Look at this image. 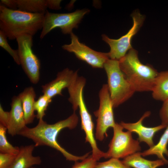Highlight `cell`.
<instances>
[{
  "label": "cell",
  "mask_w": 168,
  "mask_h": 168,
  "mask_svg": "<svg viewBox=\"0 0 168 168\" xmlns=\"http://www.w3.org/2000/svg\"><path fill=\"white\" fill-rule=\"evenodd\" d=\"M97 161L91 156H88L81 162L76 161L72 168H94Z\"/></svg>",
  "instance_id": "cell-26"
},
{
  "label": "cell",
  "mask_w": 168,
  "mask_h": 168,
  "mask_svg": "<svg viewBox=\"0 0 168 168\" xmlns=\"http://www.w3.org/2000/svg\"><path fill=\"white\" fill-rule=\"evenodd\" d=\"M89 12V9H85L71 13H56L49 12L47 10L44 14L40 38L42 39L52 30L58 27L63 34H70L72 29L78 27L84 16Z\"/></svg>",
  "instance_id": "cell-5"
},
{
  "label": "cell",
  "mask_w": 168,
  "mask_h": 168,
  "mask_svg": "<svg viewBox=\"0 0 168 168\" xmlns=\"http://www.w3.org/2000/svg\"><path fill=\"white\" fill-rule=\"evenodd\" d=\"M16 155L0 153V168H11Z\"/></svg>",
  "instance_id": "cell-27"
},
{
  "label": "cell",
  "mask_w": 168,
  "mask_h": 168,
  "mask_svg": "<svg viewBox=\"0 0 168 168\" xmlns=\"http://www.w3.org/2000/svg\"><path fill=\"white\" fill-rule=\"evenodd\" d=\"M1 4L7 8L13 10H17L16 0H1Z\"/></svg>",
  "instance_id": "cell-30"
},
{
  "label": "cell",
  "mask_w": 168,
  "mask_h": 168,
  "mask_svg": "<svg viewBox=\"0 0 168 168\" xmlns=\"http://www.w3.org/2000/svg\"><path fill=\"white\" fill-rule=\"evenodd\" d=\"M44 17V14L11 9L0 4V30L11 40L22 34L33 36L42 30Z\"/></svg>",
  "instance_id": "cell-2"
},
{
  "label": "cell",
  "mask_w": 168,
  "mask_h": 168,
  "mask_svg": "<svg viewBox=\"0 0 168 168\" xmlns=\"http://www.w3.org/2000/svg\"><path fill=\"white\" fill-rule=\"evenodd\" d=\"M61 0H46L47 8L53 10L59 9Z\"/></svg>",
  "instance_id": "cell-31"
},
{
  "label": "cell",
  "mask_w": 168,
  "mask_h": 168,
  "mask_svg": "<svg viewBox=\"0 0 168 168\" xmlns=\"http://www.w3.org/2000/svg\"><path fill=\"white\" fill-rule=\"evenodd\" d=\"M86 79L82 76H78L72 85L68 88L69 97V101L72 104L75 112L78 109L77 101L81 93L83 92Z\"/></svg>",
  "instance_id": "cell-21"
},
{
  "label": "cell",
  "mask_w": 168,
  "mask_h": 168,
  "mask_svg": "<svg viewBox=\"0 0 168 168\" xmlns=\"http://www.w3.org/2000/svg\"><path fill=\"white\" fill-rule=\"evenodd\" d=\"M16 40L20 65L30 82L36 84L40 78V63L32 50L33 36L22 34L18 36Z\"/></svg>",
  "instance_id": "cell-7"
},
{
  "label": "cell",
  "mask_w": 168,
  "mask_h": 168,
  "mask_svg": "<svg viewBox=\"0 0 168 168\" xmlns=\"http://www.w3.org/2000/svg\"><path fill=\"white\" fill-rule=\"evenodd\" d=\"M52 99L43 94L40 96L35 101L34 105V109L37 112L36 117L39 120L42 119L45 115V111L49 104L51 102Z\"/></svg>",
  "instance_id": "cell-23"
},
{
  "label": "cell",
  "mask_w": 168,
  "mask_h": 168,
  "mask_svg": "<svg viewBox=\"0 0 168 168\" xmlns=\"http://www.w3.org/2000/svg\"><path fill=\"white\" fill-rule=\"evenodd\" d=\"M113 128V137L105 158H124L141 151L140 142L133 139L132 133L124 131L123 127L117 123Z\"/></svg>",
  "instance_id": "cell-6"
},
{
  "label": "cell",
  "mask_w": 168,
  "mask_h": 168,
  "mask_svg": "<svg viewBox=\"0 0 168 168\" xmlns=\"http://www.w3.org/2000/svg\"><path fill=\"white\" fill-rule=\"evenodd\" d=\"M78 117L75 112L67 118L53 124H49L43 119L39 120L36 126L29 128L26 126L18 134L19 135L32 140L35 147L46 146L60 152L67 160L75 162L82 160L89 156V153L81 156L71 154L62 147L57 141L58 135L65 128L72 129L78 123Z\"/></svg>",
  "instance_id": "cell-1"
},
{
  "label": "cell",
  "mask_w": 168,
  "mask_h": 168,
  "mask_svg": "<svg viewBox=\"0 0 168 168\" xmlns=\"http://www.w3.org/2000/svg\"><path fill=\"white\" fill-rule=\"evenodd\" d=\"M11 106L7 132L9 134L13 136L18 135L26 126V124L21 102L18 96L13 97Z\"/></svg>",
  "instance_id": "cell-14"
},
{
  "label": "cell",
  "mask_w": 168,
  "mask_h": 168,
  "mask_svg": "<svg viewBox=\"0 0 168 168\" xmlns=\"http://www.w3.org/2000/svg\"><path fill=\"white\" fill-rule=\"evenodd\" d=\"M159 111V116L162 124H168V99L164 101Z\"/></svg>",
  "instance_id": "cell-28"
},
{
  "label": "cell",
  "mask_w": 168,
  "mask_h": 168,
  "mask_svg": "<svg viewBox=\"0 0 168 168\" xmlns=\"http://www.w3.org/2000/svg\"><path fill=\"white\" fill-rule=\"evenodd\" d=\"M151 114L149 111H146L138 121L134 123H127L121 122L119 124L124 128L131 133H135L138 135V140L140 142H144L151 147L154 145L153 138L155 133L166 128L167 126L161 124L153 127H149L143 125L142 122Z\"/></svg>",
  "instance_id": "cell-13"
},
{
  "label": "cell",
  "mask_w": 168,
  "mask_h": 168,
  "mask_svg": "<svg viewBox=\"0 0 168 168\" xmlns=\"http://www.w3.org/2000/svg\"><path fill=\"white\" fill-rule=\"evenodd\" d=\"M71 43L65 44L62 48L73 53L79 59L83 61L93 68H103L104 63L110 58L108 53L95 51L80 43L77 37L72 32L70 34Z\"/></svg>",
  "instance_id": "cell-10"
},
{
  "label": "cell",
  "mask_w": 168,
  "mask_h": 168,
  "mask_svg": "<svg viewBox=\"0 0 168 168\" xmlns=\"http://www.w3.org/2000/svg\"><path fill=\"white\" fill-rule=\"evenodd\" d=\"M131 16L133 25L126 34L117 39H110L105 34L102 35V40L110 47V50L108 53L110 59L119 60L133 48L131 42L132 39L143 25L145 16L137 10L132 13Z\"/></svg>",
  "instance_id": "cell-8"
},
{
  "label": "cell",
  "mask_w": 168,
  "mask_h": 168,
  "mask_svg": "<svg viewBox=\"0 0 168 168\" xmlns=\"http://www.w3.org/2000/svg\"><path fill=\"white\" fill-rule=\"evenodd\" d=\"M7 128L0 124V152L16 155L20 147H14L7 140L6 135Z\"/></svg>",
  "instance_id": "cell-22"
},
{
  "label": "cell",
  "mask_w": 168,
  "mask_h": 168,
  "mask_svg": "<svg viewBox=\"0 0 168 168\" xmlns=\"http://www.w3.org/2000/svg\"><path fill=\"white\" fill-rule=\"evenodd\" d=\"M77 105L81 117L82 129L85 133L86 142L90 144L92 148V157L97 161H99L100 158L105 157V153L100 150L97 146L94 137V124L91 116L85 104L83 92L80 95Z\"/></svg>",
  "instance_id": "cell-11"
},
{
  "label": "cell",
  "mask_w": 168,
  "mask_h": 168,
  "mask_svg": "<svg viewBox=\"0 0 168 168\" xmlns=\"http://www.w3.org/2000/svg\"><path fill=\"white\" fill-rule=\"evenodd\" d=\"M35 168L33 167H31V168Z\"/></svg>",
  "instance_id": "cell-32"
},
{
  "label": "cell",
  "mask_w": 168,
  "mask_h": 168,
  "mask_svg": "<svg viewBox=\"0 0 168 168\" xmlns=\"http://www.w3.org/2000/svg\"><path fill=\"white\" fill-rule=\"evenodd\" d=\"M138 51L132 48L119 61L120 68L135 92L151 91L158 72L152 66L140 61Z\"/></svg>",
  "instance_id": "cell-3"
},
{
  "label": "cell",
  "mask_w": 168,
  "mask_h": 168,
  "mask_svg": "<svg viewBox=\"0 0 168 168\" xmlns=\"http://www.w3.org/2000/svg\"><path fill=\"white\" fill-rule=\"evenodd\" d=\"M168 144V124L166 129L161 137L158 142L153 147L143 152H141L142 156L150 155H156L160 159L163 160L166 164H168V161L164 157V155L168 156L167 146Z\"/></svg>",
  "instance_id": "cell-19"
},
{
  "label": "cell",
  "mask_w": 168,
  "mask_h": 168,
  "mask_svg": "<svg viewBox=\"0 0 168 168\" xmlns=\"http://www.w3.org/2000/svg\"><path fill=\"white\" fill-rule=\"evenodd\" d=\"M151 92L156 100L163 102L168 99V70L158 72Z\"/></svg>",
  "instance_id": "cell-18"
},
{
  "label": "cell",
  "mask_w": 168,
  "mask_h": 168,
  "mask_svg": "<svg viewBox=\"0 0 168 168\" xmlns=\"http://www.w3.org/2000/svg\"><path fill=\"white\" fill-rule=\"evenodd\" d=\"M17 9L33 13L45 14L47 7L46 0H16Z\"/></svg>",
  "instance_id": "cell-20"
},
{
  "label": "cell",
  "mask_w": 168,
  "mask_h": 168,
  "mask_svg": "<svg viewBox=\"0 0 168 168\" xmlns=\"http://www.w3.org/2000/svg\"><path fill=\"white\" fill-rule=\"evenodd\" d=\"M78 76L77 71L65 68L58 73L55 79L42 86V92L51 99L57 95L62 96L63 90L68 88Z\"/></svg>",
  "instance_id": "cell-12"
},
{
  "label": "cell",
  "mask_w": 168,
  "mask_h": 168,
  "mask_svg": "<svg viewBox=\"0 0 168 168\" xmlns=\"http://www.w3.org/2000/svg\"><path fill=\"white\" fill-rule=\"evenodd\" d=\"M7 38L4 33L0 30V46L10 55L17 64L20 65L17 50L13 49L10 47L8 43Z\"/></svg>",
  "instance_id": "cell-24"
},
{
  "label": "cell",
  "mask_w": 168,
  "mask_h": 168,
  "mask_svg": "<svg viewBox=\"0 0 168 168\" xmlns=\"http://www.w3.org/2000/svg\"><path fill=\"white\" fill-rule=\"evenodd\" d=\"M103 68L114 108L117 107L131 98L135 91L121 70L119 60L109 58Z\"/></svg>",
  "instance_id": "cell-4"
},
{
  "label": "cell",
  "mask_w": 168,
  "mask_h": 168,
  "mask_svg": "<svg viewBox=\"0 0 168 168\" xmlns=\"http://www.w3.org/2000/svg\"><path fill=\"white\" fill-rule=\"evenodd\" d=\"M100 104L98 109L94 112L97 118L95 137L96 139L102 141L107 137V130L116 125L113 109L107 84H104L99 93Z\"/></svg>",
  "instance_id": "cell-9"
},
{
  "label": "cell",
  "mask_w": 168,
  "mask_h": 168,
  "mask_svg": "<svg viewBox=\"0 0 168 168\" xmlns=\"http://www.w3.org/2000/svg\"><path fill=\"white\" fill-rule=\"evenodd\" d=\"M35 147L33 144L21 146L11 168H30L33 165H40V157L32 155Z\"/></svg>",
  "instance_id": "cell-15"
},
{
  "label": "cell",
  "mask_w": 168,
  "mask_h": 168,
  "mask_svg": "<svg viewBox=\"0 0 168 168\" xmlns=\"http://www.w3.org/2000/svg\"><path fill=\"white\" fill-rule=\"evenodd\" d=\"M142 156L141 152H138L124 158L122 162L125 165L133 168H157L166 164L160 159L151 161Z\"/></svg>",
  "instance_id": "cell-17"
},
{
  "label": "cell",
  "mask_w": 168,
  "mask_h": 168,
  "mask_svg": "<svg viewBox=\"0 0 168 168\" xmlns=\"http://www.w3.org/2000/svg\"><path fill=\"white\" fill-rule=\"evenodd\" d=\"M94 168H131L125 165L119 159L111 158L109 160L97 163Z\"/></svg>",
  "instance_id": "cell-25"
},
{
  "label": "cell",
  "mask_w": 168,
  "mask_h": 168,
  "mask_svg": "<svg viewBox=\"0 0 168 168\" xmlns=\"http://www.w3.org/2000/svg\"><path fill=\"white\" fill-rule=\"evenodd\" d=\"M18 96L21 102L26 124H30L36 117L34 109L36 97L34 89L32 86L26 87Z\"/></svg>",
  "instance_id": "cell-16"
},
{
  "label": "cell",
  "mask_w": 168,
  "mask_h": 168,
  "mask_svg": "<svg viewBox=\"0 0 168 168\" xmlns=\"http://www.w3.org/2000/svg\"><path fill=\"white\" fill-rule=\"evenodd\" d=\"M9 119V112L4 110L0 105V124L7 128Z\"/></svg>",
  "instance_id": "cell-29"
}]
</instances>
